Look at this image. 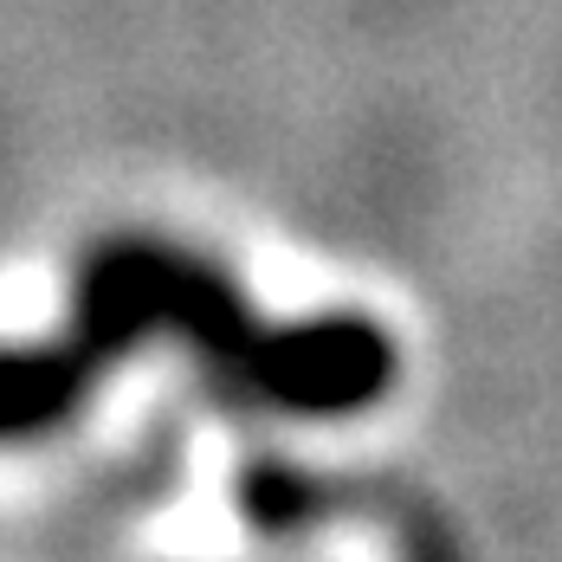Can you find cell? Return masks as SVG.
Segmentation results:
<instances>
[{"label":"cell","instance_id":"1","mask_svg":"<svg viewBox=\"0 0 562 562\" xmlns=\"http://www.w3.org/2000/svg\"><path fill=\"white\" fill-rule=\"evenodd\" d=\"M149 330L181 337L239 394L304 420L375 407L401 369L394 337L362 311L259 324L207 259L169 239H104L78 266L71 330L33 349H0V440H33L71 420L91 382Z\"/></svg>","mask_w":562,"mask_h":562}]
</instances>
